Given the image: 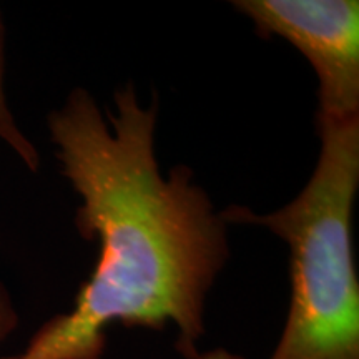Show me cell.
Wrapping results in <instances>:
<instances>
[{
  "label": "cell",
  "mask_w": 359,
  "mask_h": 359,
  "mask_svg": "<svg viewBox=\"0 0 359 359\" xmlns=\"http://www.w3.org/2000/svg\"><path fill=\"white\" fill-rule=\"evenodd\" d=\"M195 359H245V358L240 356V354L226 351V349H223V348H218V349H212V351H206L201 354L198 353V356H196Z\"/></svg>",
  "instance_id": "8992f818"
},
{
  "label": "cell",
  "mask_w": 359,
  "mask_h": 359,
  "mask_svg": "<svg viewBox=\"0 0 359 359\" xmlns=\"http://www.w3.org/2000/svg\"><path fill=\"white\" fill-rule=\"evenodd\" d=\"M233 7L259 35L281 37L306 57L320 82L316 116H359L358 0H236Z\"/></svg>",
  "instance_id": "3957f363"
},
{
  "label": "cell",
  "mask_w": 359,
  "mask_h": 359,
  "mask_svg": "<svg viewBox=\"0 0 359 359\" xmlns=\"http://www.w3.org/2000/svg\"><path fill=\"white\" fill-rule=\"evenodd\" d=\"M19 326V313L6 286L0 283V344L11 336Z\"/></svg>",
  "instance_id": "5b68a950"
},
{
  "label": "cell",
  "mask_w": 359,
  "mask_h": 359,
  "mask_svg": "<svg viewBox=\"0 0 359 359\" xmlns=\"http://www.w3.org/2000/svg\"><path fill=\"white\" fill-rule=\"evenodd\" d=\"M0 359H13V356H7V358H0Z\"/></svg>",
  "instance_id": "52a82bcc"
},
{
  "label": "cell",
  "mask_w": 359,
  "mask_h": 359,
  "mask_svg": "<svg viewBox=\"0 0 359 359\" xmlns=\"http://www.w3.org/2000/svg\"><path fill=\"white\" fill-rule=\"evenodd\" d=\"M321 150L306 187L276 212L245 206L226 223L258 224L290 248L291 302L269 359H359V281L353 210L359 187V116H316Z\"/></svg>",
  "instance_id": "7a4b0ae2"
},
{
  "label": "cell",
  "mask_w": 359,
  "mask_h": 359,
  "mask_svg": "<svg viewBox=\"0 0 359 359\" xmlns=\"http://www.w3.org/2000/svg\"><path fill=\"white\" fill-rule=\"evenodd\" d=\"M4 40H6V34H4V22L2 15H0V140L6 142L12 148L13 154L24 161V165L30 172H37L40 167L37 148L22 133L11 109H8L6 83H4V77H6V55H4L6 47H4Z\"/></svg>",
  "instance_id": "277c9868"
},
{
  "label": "cell",
  "mask_w": 359,
  "mask_h": 359,
  "mask_svg": "<svg viewBox=\"0 0 359 359\" xmlns=\"http://www.w3.org/2000/svg\"><path fill=\"white\" fill-rule=\"evenodd\" d=\"M103 115L75 88L48 115L62 175L82 198L75 226L100 255L70 311L55 314L13 359H102L107 330H177V349L198 356L208 291L228 259L226 222L178 165L168 178L155 154L158 103L143 107L132 83Z\"/></svg>",
  "instance_id": "6da1fadb"
}]
</instances>
